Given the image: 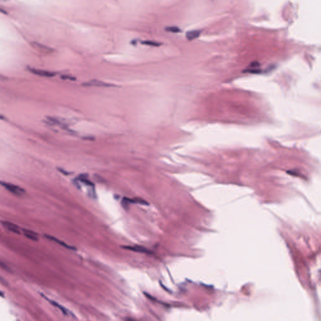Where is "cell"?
<instances>
[{"label":"cell","instance_id":"3","mask_svg":"<svg viewBox=\"0 0 321 321\" xmlns=\"http://www.w3.org/2000/svg\"><path fill=\"white\" fill-rule=\"evenodd\" d=\"M28 70L31 72L33 74H35L37 75L40 76V77H52L55 76V73L49 72L47 70H44L42 69H34V68H28Z\"/></svg>","mask_w":321,"mask_h":321},{"label":"cell","instance_id":"10","mask_svg":"<svg viewBox=\"0 0 321 321\" xmlns=\"http://www.w3.org/2000/svg\"><path fill=\"white\" fill-rule=\"evenodd\" d=\"M46 237H47L48 239L51 240H53V241H54V242H56L58 243V244H60V245H62V246H63V247H66V248H69V249H74V248H72V247L69 246V245H66V243H65L64 242L60 241V240H58L57 239H56V238H55V237H53V236H48V235H46Z\"/></svg>","mask_w":321,"mask_h":321},{"label":"cell","instance_id":"2","mask_svg":"<svg viewBox=\"0 0 321 321\" xmlns=\"http://www.w3.org/2000/svg\"><path fill=\"white\" fill-rule=\"evenodd\" d=\"M83 86L85 87H115V85H112L110 83H107L100 80H92L89 82H85L82 83Z\"/></svg>","mask_w":321,"mask_h":321},{"label":"cell","instance_id":"17","mask_svg":"<svg viewBox=\"0 0 321 321\" xmlns=\"http://www.w3.org/2000/svg\"><path fill=\"white\" fill-rule=\"evenodd\" d=\"M0 296H3V294L0 292Z\"/></svg>","mask_w":321,"mask_h":321},{"label":"cell","instance_id":"14","mask_svg":"<svg viewBox=\"0 0 321 321\" xmlns=\"http://www.w3.org/2000/svg\"><path fill=\"white\" fill-rule=\"evenodd\" d=\"M62 78H63L64 80L69 79V80H75V79H76L75 78H74L73 77H71L70 75H63V76H62Z\"/></svg>","mask_w":321,"mask_h":321},{"label":"cell","instance_id":"13","mask_svg":"<svg viewBox=\"0 0 321 321\" xmlns=\"http://www.w3.org/2000/svg\"><path fill=\"white\" fill-rule=\"evenodd\" d=\"M34 46L35 48L40 50V51H46V50H48V48L45 46H43V45L42 44H39V43H34Z\"/></svg>","mask_w":321,"mask_h":321},{"label":"cell","instance_id":"9","mask_svg":"<svg viewBox=\"0 0 321 321\" xmlns=\"http://www.w3.org/2000/svg\"><path fill=\"white\" fill-rule=\"evenodd\" d=\"M78 179L80 181L82 182L83 183H84L85 184L89 186V187H94L93 183H92V182H90V181L87 179V176L85 175H80V176L78 178Z\"/></svg>","mask_w":321,"mask_h":321},{"label":"cell","instance_id":"4","mask_svg":"<svg viewBox=\"0 0 321 321\" xmlns=\"http://www.w3.org/2000/svg\"><path fill=\"white\" fill-rule=\"evenodd\" d=\"M2 225H3V227L5 228H6V229H7L8 231H10L11 232H13V233H16V234H19L20 233V228L17 225H16L15 224H14L11 222L4 221V222H2Z\"/></svg>","mask_w":321,"mask_h":321},{"label":"cell","instance_id":"8","mask_svg":"<svg viewBox=\"0 0 321 321\" xmlns=\"http://www.w3.org/2000/svg\"><path fill=\"white\" fill-rule=\"evenodd\" d=\"M43 297H44V296H43ZM45 297L47 300H48L49 302L51 303L52 304V305H54L55 307H57L58 309H60V311H62L64 314H66V315L68 314V311H67L66 309L65 308H64L63 306H62L61 305H60L59 303H58L56 302L55 301H54V300H50V299H48V298H46V297Z\"/></svg>","mask_w":321,"mask_h":321},{"label":"cell","instance_id":"11","mask_svg":"<svg viewBox=\"0 0 321 321\" xmlns=\"http://www.w3.org/2000/svg\"><path fill=\"white\" fill-rule=\"evenodd\" d=\"M166 31L171 32V33H178L180 32V29L176 26H168L165 28Z\"/></svg>","mask_w":321,"mask_h":321},{"label":"cell","instance_id":"15","mask_svg":"<svg viewBox=\"0 0 321 321\" xmlns=\"http://www.w3.org/2000/svg\"><path fill=\"white\" fill-rule=\"evenodd\" d=\"M0 119H5V117L1 114H0Z\"/></svg>","mask_w":321,"mask_h":321},{"label":"cell","instance_id":"6","mask_svg":"<svg viewBox=\"0 0 321 321\" xmlns=\"http://www.w3.org/2000/svg\"><path fill=\"white\" fill-rule=\"evenodd\" d=\"M23 233L26 237L31 240L37 241L38 240V235L35 231L30 230H23Z\"/></svg>","mask_w":321,"mask_h":321},{"label":"cell","instance_id":"1","mask_svg":"<svg viewBox=\"0 0 321 321\" xmlns=\"http://www.w3.org/2000/svg\"><path fill=\"white\" fill-rule=\"evenodd\" d=\"M0 185H2L6 190L16 196H22L25 193V190L22 188L12 183L0 181Z\"/></svg>","mask_w":321,"mask_h":321},{"label":"cell","instance_id":"7","mask_svg":"<svg viewBox=\"0 0 321 321\" xmlns=\"http://www.w3.org/2000/svg\"><path fill=\"white\" fill-rule=\"evenodd\" d=\"M199 34H200L199 31H198V30L190 31L187 32V37L188 40H192L195 39L197 37H198Z\"/></svg>","mask_w":321,"mask_h":321},{"label":"cell","instance_id":"5","mask_svg":"<svg viewBox=\"0 0 321 321\" xmlns=\"http://www.w3.org/2000/svg\"><path fill=\"white\" fill-rule=\"evenodd\" d=\"M122 248H124V249H127V250L134 251L136 252L145 253H148V254H149V253H151L146 248H144V247H141V246H124V247H122Z\"/></svg>","mask_w":321,"mask_h":321},{"label":"cell","instance_id":"16","mask_svg":"<svg viewBox=\"0 0 321 321\" xmlns=\"http://www.w3.org/2000/svg\"><path fill=\"white\" fill-rule=\"evenodd\" d=\"M3 10H2V9H0V12H1V13H6V11H3Z\"/></svg>","mask_w":321,"mask_h":321},{"label":"cell","instance_id":"12","mask_svg":"<svg viewBox=\"0 0 321 321\" xmlns=\"http://www.w3.org/2000/svg\"><path fill=\"white\" fill-rule=\"evenodd\" d=\"M142 44H144L146 45H149V46H160V43L156 42H153V41H149V40H146V41H144V42H142Z\"/></svg>","mask_w":321,"mask_h":321}]
</instances>
